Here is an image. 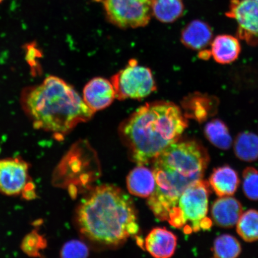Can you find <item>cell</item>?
<instances>
[{
	"label": "cell",
	"mask_w": 258,
	"mask_h": 258,
	"mask_svg": "<svg viewBox=\"0 0 258 258\" xmlns=\"http://www.w3.org/2000/svg\"><path fill=\"white\" fill-rule=\"evenodd\" d=\"M236 225L237 233L244 241L258 240V211L256 210L243 213Z\"/></svg>",
	"instance_id": "44dd1931"
},
{
	"label": "cell",
	"mask_w": 258,
	"mask_h": 258,
	"mask_svg": "<svg viewBox=\"0 0 258 258\" xmlns=\"http://www.w3.org/2000/svg\"><path fill=\"white\" fill-rule=\"evenodd\" d=\"M106 18L121 28L144 27L153 16L154 0H102Z\"/></svg>",
	"instance_id": "52a82bcc"
},
{
	"label": "cell",
	"mask_w": 258,
	"mask_h": 258,
	"mask_svg": "<svg viewBox=\"0 0 258 258\" xmlns=\"http://www.w3.org/2000/svg\"><path fill=\"white\" fill-rule=\"evenodd\" d=\"M199 56L201 59L208 60L211 56V50L203 49L199 54Z\"/></svg>",
	"instance_id": "484cf974"
},
{
	"label": "cell",
	"mask_w": 258,
	"mask_h": 258,
	"mask_svg": "<svg viewBox=\"0 0 258 258\" xmlns=\"http://www.w3.org/2000/svg\"><path fill=\"white\" fill-rule=\"evenodd\" d=\"M19 102L35 128L50 132L57 139L95 114L72 86L53 76L39 85L25 87Z\"/></svg>",
	"instance_id": "6da1fadb"
},
{
	"label": "cell",
	"mask_w": 258,
	"mask_h": 258,
	"mask_svg": "<svg viewBox=\"0 0 258 258\" xmlns=\"http://www.w3.org/2000/svg\"><path fill=\"white\" fill-rule=\"evenodd\" d=\"M115 99L141 100L156 91L157 85L149 68L139 66L136 59H131L126 67L111 78Z\"/></svg>",
	"instance_id": "8992f818"
},
{
	"label": "cell",
	"mask_w": 258,
	"mask_h": 258,
	"mask_svg": "<svg viewBox=\"0 0 258 258\" xmlns=\"http://www.w3.org/2000/svg\"><path fill=\"white\" fill-rule=\"evenodd\" d=\"M188 122L179 106L155 101L138 108L122 122L120 134L138 165H145L178 141Z\"/></svg>",
	"instance_id": "3957f363"
},
{
	"label": "cell",
	"mask_w": 258,
	"mask_h": 258,
	"mask_svg": "<svg viewBox=\"0 0 258 258\" xmlns=\"http://www.w3.org/2000/svg\"><path fill=\"white\" fill-rule=\"evenodd\" d=\"M127 185L132 195L149 198L156 186L153 171L144 165H138L128 174Z\"/></svg>",
	"instance_id": "2e32d148"
},
{
	"label": "cell",
	"mask_w": 258,
	"mask_h": 258,
	"mask_svg": "<svg viewBox=\"0 0 258 258\" xmlns=\"http://www.w3.org/2000/svg\"><path fill=\"white\" fill-rule=\"evenodd\" d=\"M213 38L212 28L206 22L195 19L183 29L180 41L184 46L194 50H201L211 43Z\"/></svg>",
	"instance_id": "5bb4252c"
},
{
	"label": "cell",
	"mask_w": 258,
	"mask_h": 258,
	"mask_svg": "<svg viewBox=\"0 0 258 258\" xmlns=\"http://www.w3.org/2000/svg\"><path fill=\"white\" fill-rule=\"evenodd\" d=\"M209 183L217 196H231L236 192L240 179L236 171L230 166H224L213 171Z\"/></svg>",
	"instance_id": "e0dca14e"
},
{
	"label": "cell",
	"mask_w": 258,
	"mask_h": 258,
	"mask_svg": "<svg viewBox=\"0 0 258 258\" xmlns=\"http://www.w3.org/2000/svg\"><path fill=\"white\" fill-rule=\"evenodd\" d=\"M83 101L95 113L111 105L115 99L111 82L102 77H95L86 84L83 90Z\"/></svg>",
	"instance_id": "30bf717a"
},
{
	"label": "cell",
	"mask_w": 258,
	"mask_h": 258,
	"mask_svg": "<svg viewBox=\"0 0 258 258\" xmlns=\"http://www.w3.org/2000/svg\"><path fill=\"white\" fill-rule=\"evenodd\" d=\"M177 246L175 234L164 228L153 229L145 241V249L157 258H168L173 255Z\"/></svg>",
	"instance_id": "4fadbf2b"
},
{
	"label": "cell",
	"mask_w": 258,
	"mask_h": 258,
	"mask_svg": "<svg viewBox=\"0 0 258 258\" xmlns=\"http://www.w3.org/2000/svg\"><path fill=\"white\" fill-rule=\"evenodd\" d=\"M243 209L240 202L231 196L220 197L212 205L213 220L219 227L232 228L236 225Z\"/></svg>",
	"instance_id": "7c38bea8"
},
{
	"label": "cell",
	"mask_w": 258,
	"mask_h": 258,
	"mask_svg": "<svg viewBox=\"0 0 258 258\" xmlns=\"http://www.w3.org/2000/svg\"><path fill=\"white\" fill-rule=\"evenodd\" d=\"M30 166L21 158L0 160V193L8 196L21 195L31 180Z\"/></svg>",
	"instance_id": "9c48e42d"
},
{
	"label": "cell",
	"mask_w": 258,
	"mask_h": 258,
	"mask_svg": "<svg viewBox=\"0 0 258 258\" xmlns=\"http://www.w3.org/2000/svg\"><path fill=\"white\" fill-rule=\"evenodd\" d=\"M243 179L245 196L251 201H258V171L254 167H247L243 171Z\"/></svg>",
	"instance_id": "cb8c5ba5"
},
{
	"label": "cell",
	"mask_w": 258,
	"mask_h": 258,
	"mask_svg": "<svg viewBox=\"0 0 258 258\" xmlns=\"http://www.w3.org/2000/svg\"><path fill=\"white\" fill-rule=\"evenodd\" d=\"M209 183L199 180L189 185L180 196L175 207L170 212L167 222L183 233L189 234L211 228L208 218Z\"/></svg>",
	"instance_id": "5b68a950"
},
{
	"label": "cell",
	"mask_w": 258,
	"mask_h": 258,
	"mask_svg": "<svg viewBox=\"0 0 258 258\" xmlns=\"http://www.w3.org/2000/svg\"><path fill=\"white\" fill-rule=\"evenodd\" d=\"M77 222L85 236L106 245L123 243L140 230L132 200L111 185L96 187L83 200L77 211Z\"/></svg>",
	"instance_id": "277c9868"
},
{
	"label": "cell",
	"mask_w": 258,
	"mask_h": 258,
	"mask_svg": "<svg viewBox=\"0 0 258 258\" xmlns=\"http://www.w3.org/2000/svg\"><path fill=\"white\" fill-rule=\"evenodd\" d=\"M218 100L215 96L196 92L187 96L182 102L186 117L204 121L218 110Z\"/></svg>",
	"instance_id": "8fae6325"
},
{
	"label": "cell",
	"mask_w": 258,
	"mask_h": 258,
	"mask_svg": "<svg viewBox=\"0 0 258 258\" xmlns=\"http://www.w3.org/2000/svg\"><path fill=\"white\" fill-rule=\"evenodd\" d=\"M209 160L207 150L195 141H177L154 160L156 186L148 205L155 217L167 221L187 187L202 179Z\"/></svg>",
	"instance_id": "7a4b0ae2"
},
{
	"label": "cell",
	"mask_w": 258,
	"mask_h": 258,
	"mask_svg": "<svg viewBox=\"0 0 258 258\" xmlns=\"http://www.w3.org/2000/svg\"><path fill=\"white\" fill-rule=\"evenodd\" d=\"M88 246L79 240H72L63 245L61 249L60 256L62 257H86L89 256Z\"/></svg>",
	"instance_id": "d4e9b609"
},
{
	"label": "cell",
	"mask_w": 258,
	"mask_h": 258,
	"mask_svg": "<svg viewBox=\"0 0 258 258\" xmlns=\"http://www.w3.org/2000/svg\"><path fill=\"white\" fill-rule=\"evenodd\" d=\"M183 0H154L153 16L162 23H173L184 12Z\"/></svg>",
	"instance_id": "ac0fdd59"
},
{
	"label": "cell",
	"mask_w": 258,
	"mask_h": 258,
	"mask_svg": "<svg viewBox=\"0 0 258 258\" xmlns=\"http://www.w3.org/2000/svg\"><path fill=\"white\" fill-rule=\"evenodd\" d=\"M235 156L247 162L258 159V136L250 132L238 134L234 144Z\"/></svg>",
	"instance_id": "d6986e66"
},
{
	"label": "cell",
	"mask_w": 258,
	"mask_h": 258,
	"mask_svg": "<svg viewBox=\"0 0 258 258\" xmlns=\"http://www.w3.org/2000/svg\"><path fill=\"white\" fill-rule=\"evenodd\" d=\"M205 135L210 143L219 149L227 150L233 144V140L227 125L219 119H213L205 125Z\"/></svg>",
	"instance_id": "ffe728a7"
},
{
	"label": "cell",
	"mask_w": 258,
	"mask_h": 258,
	"mask_svg": "<svg viewBox=\"0 0 258 258\" xmlns=\"http://www.w3.org/2000/svg\"><path fill=\"white\" fill-rule=\"evenodd\" d=\"M95 1H96V2H101V1H102V0H95Z\"/></svg>",
	"instance_id": "83f0119b"
},
{
	"label": "cell",
	"mask_w": 258,
	"mask_h": 258,
	"mask_svg": "<svg viewBox=\"0 0 258 258\" xmlns=\"http://www.w3.org/2000/svg\"><path fill=\"white\" fill-rule=\"evenodd\" d=\"M212 250L215 257L235 258L240 255L241 247L234 237L224 234L216 238Z\"/></svg>",
	"instance_id": "7402d4cb"
},
{
	"label": "cell",
	"mask_w": 258,
	"mask_h": 258,
	"mask_svg": "<svg viewBox=\"0 0 258 258\" xmlns=\"http://www.w3.org/2000/svg\"><path fill=\"white\" fill-rule=\"evenodd\" d=\"M225 16L237 22L239 39L250 46H257L258 0H230Z\"/></svg>",
	"instance_id": "ba28073f"
},
{
	"label": "cell",
	"mask_w": 258,
	"mask_h": 258,
	"mask_svg": "<svg viewBox=\"0 0 258 258\" xmlns=\"http://www.w3.org/2000/svg\"><path fill=\"white\" fill-rule=\"evenodd\" d=\"M3 2H4V0H0V4H1Z\"/></svg>",
	"instance_id": "4316f807"
},
{
	"label": "cell",
	"mask_w": 258,
	"mask_h": 258,
	"mask_svg": "<svg viewBox=\"0 0 258 258\" xmlns=\"http://www.w3.org/2000/svg\"><path fill=\"white\" fill-rule=\"evenodd\" d=\"M241 45L238 38L230 35H219L211 42V56L218 63H233L241 52Z\"/></svg>",
	"instance_id": "9a60e30c"
},
{
	"label": "cell",
	"mask_w": 258,
	"mask_h": 258,
	"mask_svg": "<svg viewBox=\"0 0 258 258\" xmlns=\"http://www.w3.org/2000/svg\"><path fill=\"white\" fill-rule=\"evenodd\" d=\"M46 246V242L36 231L26 235L21 244L23 252L30 256H40V251Z\"/></svg>",
	"instance_id": "603a6c76"
}]
</instances>
